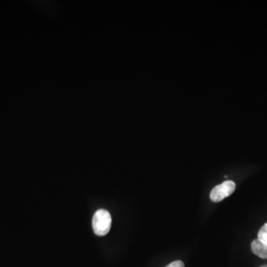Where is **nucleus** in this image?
<instances>
[{
	"label": "nucleus",
	"mask_w": 267,
	"mask_h": 267,
	"mask_svg": "<svg viewBox=\"0 0 267 267\" xmlns=\"http://www.w3.org/2000/svg\"><path fill=\"white\" fill-rule=\"evenodd\" d=\"M252 251L255 255H258L260 258L266 259L267 258V245L261 242V240L256 239L253 240L251 245Z\"/></svg>",
	"instance_id": "nucleus-3"
},
{
	"label": "nucleus",
	"mask_w": 267,
	"mask_h": 267,
	"mask_svg": "<svg viewBox=\"0 0 267 267\" xmlns=\"http://www.w3.org/2000/svg\"><path fill=\"white\" fill-rule=\"evenodd\" d=\"M267 267V265L262 266V267Z\"/></svg>",
	"instance_id": "nucleus-6"
},
{
	"label": "nucleus",
	"mask_w": 267,
	"mask_h": 267,
	"mask_svg": "<svg viewBox=\"0 0 267 267\" xmlns=\"http://www.w3.org/2000/svg\"><path fill=\"white\" fill-rule=\"evenodd\" d=\"M165 267H184V264L181 261H174V262L171 263L169 265L166 266Z\"/></svg>",
	"instance_id": "nucleus-5"
},
{
	"label": "nucleus",
	"mask_w": 267,
	"mask_h": 267,
	"mask_svg": "<svg viewBox=\"0 0 267 267\" xmlns=\"http://www.w3.org/2000/svg\"><path fill=\"white\" fill-rule=\"evenodd\" d=\"M92 226L94 233L98 236H104L108 233L111 226L110 213L105 210H99L94 213L92 219Z\"/></svg>",
	"instance_id": "nucleus-1"
},
{
	"label": "nucleus",
	"mask_w": 267,
	"mask_h": 267,
	"mask_svg": "<svg viewBox=\"0 0 267 267\" xmlns=\"http://www.w3.org/2000/svg\"><path fill=\"white\" fill-rule=\"evenodd\" d=\"M258 240L267 245V223H265L264 226L261 228L258 232Z\"/></svg>",
	"instance_id": "nucleus-4"
},
{
	"label": "nucleus",
	"mask_w": 267,
	"mask_h": 267,
	"mask_svg": "<svg viewBox=\"0 0 267 267\" xmlns=\"http://www.w3.org/2000/svg\"><path fill=\"white\" fill-rule=\"evenodd\" d=\"M236 188V184L233 181H225L212 190L210 198L213 202H220L223 199L231 195L235 191Z\"/></svg>",
	"instance_id": "nucleus-2"
}]
</instances>
